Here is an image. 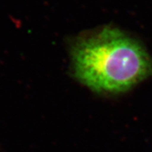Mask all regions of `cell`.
<instances>
[{
	"instance_id": "6da1fadb",
	"label": "cell",
	"mask_w": 152,
	"mask_h": 152,
	"mask_svg": "<svg viewBox=\"0 0 152 152\" xmlns=\"http://www.w3.org/2000/svg\"><path fill=\"white\" fill-rule=\"evenodd\" d=\"M70 54L76 78L100 93L125 92L152 75V60L141 43L113 26L78 37Z\"/></svg>"
}]
</instances>
